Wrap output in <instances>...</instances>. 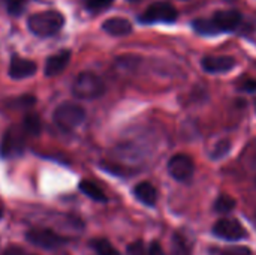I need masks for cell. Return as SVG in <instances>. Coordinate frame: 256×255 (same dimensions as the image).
<instances>
[{
    "label": "cell",
    "mask_w": 256,
    "mask_h": 255,
    "mask_svg": "<svg viewBox=\"0 0 256 255\" xmlns=\"http://www.w3.org/2000/svg\"><path fill=\"white\" fill-rule=\"evenodd\" d=\"M27 24L33 35L40 38H48V36H54L63 27L64 17L57 11H45L28 17Z\"/></svg>",
    "instance_id": "obj_1"
},
{
    "label": "cell",
    "mask_w": 256,
    "mask_h": 255,
    "mask_svg": "<svg viewBox=\"0 0 256 255\" xmlns=\"http://www.w3.org/2000/svg\"><path fill=\"white\" fill-rule=\"evenodd\" d=\"M72 93L78 99H96L105 93V84L93 72H81L72 86Z\"/></svg>",
    "instance_id": "obj_2"
},
{
    "label": "cell",
    "mask_w": 256,
    "mask_h": 255,
    "mask_svg": "<svg viewBox=\"0 0 256 255\" xmlns=\"http://www.w3.org/2000/svg\"><path fill=\"white\" fill-rule=\"evenodd\" d=\"M52 119H54L57 126H60L64 131H70V129H75L76 126H80L84 122L86 111L78 104L63 102L56 108Z\"/></svg>",
    "instance_id": "obj_3"
},
{
    "label": "cell",
    "mask_w": 256,
    "mask_h": 255,
    "mask_svg": "<svg viewBox=\"0 0 256 255\" xmlns=\"http://www.w3.org/2000/svg\"><path fill=\"white\" fill-rule=\"evenodd\" d=\"M26 143V132L22 126H10L6 129L2 144H0V155L3 158H14L18 156L24 150Z\"/></svg>",
    "instance_id": "obj_4"
},
{
    "label": "cell",
    "mask_w": 256,
    "mask_h": 255,
    "mask_svg": "<svg viewBox=\"0 0 256 255\" xmlns=\"http://www.w3.org/2000/svg\"><path fill=\"white\" fill-rule=\"evenodd\" d=\"M177 9L166 2H158L148 6V9L140 17L141 23H174L177 20Z\"/></svg>",
    "instance_id": "obj_5"
},
{
    "label": "cell",
    "mask_w": 256,
    "mask_h": 255,
    "mask_svg": "<svg viewBox=\"0 0 256 255\" xmlns=\"http://www.w3.org/2000/svg\"><path fill=\"white\" fill-rule=\"evenodd\" d=\"M213 234L220 237V239L231 240V242L242 240V239H244L248 236L243 225L237 219H232V218L219 219L213 227Z\"/></svg>",
    "instance_id": "obj_6"
},
{
    "label": "cell",
    "mask_w": 256,
    "mask_h": 255,
    "mask_svg": "<svg viewBox=\"0 0 256 255\" xmlns=\"http://www.w3.org/2000/svg\"><path fill=\"white\" fill-rule=\"evenodd\" d=\"M168 171L170 174L178 180V182H186L189 180L194 173H195V164L192 161L190 156L188 155H183V153H178V155H174L170 162H168Z\"/></svg>",
    "instance_id": "obj_7"
},
{
    "label": "cell",
    "mask_w": 256,
    "mask_h": 255,
    "mask_svg": "<svg viewBox=\"0 0 256 255\" xmlns=\"http://www.w3.org/2000/svg\"><path fill=\"white\" fill-rule=\"evenodd\" d=\"M26 237L32 245H36L44 249H54V248H58L62 243H64L63 239L57 236L52 230H45V228L30 230Z\"/></svg>",
    "instance_id": "obj_8"
},
{
    "label": "cell",
    "mask_w": 256,
    "mask_h": 255,
    "mask_svg": "<svg viewBox=\"0 0 256 255\" xmlns=\"http://www.w3.org/2000/svg\"><path fill=\"white\" fill-rule=\"evenodd\" d=\"M202 68L208 74L228 72L236 66V59L231 56H207L201 62Z\"/></svg>",
    "instance_id": "obj_9"
},
{
    "label": "cell",
    "mask_w": 256,
    "mask_h": 255,
    "mask_svg": "<svg viewBox=\"0 0 256 255\" xmlns=\"http://www.w3.org/2000/svg\"><path fill=\"white\" fill-rule=\"evenodd\" d=\"M243 17L237 11H218L212 21L219 32H231L240 26Z\"/></svg>",
    "instance_id": "obj_10"
},
{
    "label": "cell",
    "mask_w": 256,
    "mask_h": 255,
    "mask_svg": "<svg viewBox=\"0 0 256 255\" xmlns=\"http://www.w3.org/2000/svg\"><path fill=\"white\" fill-rule=\"evenodd\" d=\"M38 66L34 62L21 59V57H12L10 65H9V77L14 80H22L27 77H32L36 72Z\"/></svg>",
    "instance_id": "obj_11"
},
{
    "label": "cell",
    "mask_w": 256,
    "mask_h": 255,
    "mask_svg": "<svg viewBox=\"0 0 256 255\" xmlns=\"http://www.w3.org/2000/svg\"><path fill=\"white\" fill-rule=\"evenodd\" d=\"M70 62V51L69 50H62L56 54H52L46 63H45V75L46 77H54L63 72Z\"/></svg>",
    "instance_id": "obj_12"
},
{
    "label": "cell",
    "mask_w": 256,
    "mask_h": 255,
    "mask_svg": "<svg viewBox=\"0 0 256 255\" xmlns=\"http://www.w3.org/2000/svg\"><path fill=\"white\" fill-rule=\"evenodd\" d=\"M102 29L108 35H112V36H124V35H129L132 32V24L126 18L114 17V18H108L102 24Z\"/></svg>",
    "instance_id": "obj_13"
},
{
    "label": "cell",
    "mask_w": 256,
    "mask_h": 255,
    "mask_svg": "<svg viewBox=\"0 0 256 255\" xmlns=\"http://www.w3.org/2000/svg\"><path fill=\"white\" fill-rule=\"evenodd\" d=\"M135 197L146 206L153 207L158 201V191L156 188L150 183V182H141L135 186L134 189Z\"/></svg>",
    "instance_id": "obj_14"
},
{
    "label": "cell",
    "mask_w": 256,
    "mask_h": 255,
    "mask_svg": "<svg viewBox=\"0 0 256 255\" xmlns=\"http://www.w3.org/2000/svg\"><path fill=\"white\" fill-rule=\"evenodd\" d=\"M80 189L82 191V194H86L88 198H92L94 201H102V203L106 201V195L104 194V191L90 180H81L80 182Z\"/></svg>",
    "instance_id": "obj_15"
},
{
    "label": "cell",
    "mask_w": 256,
    "mask_h": 255,
    "mask_svg": "<svg viewBox=\"0 0 256 255\" xmlns=\"http://www.w3.org/2000/svg\"><path fill=\"white\" fill-rule=\"evenodd\" d=\"M22 129L28 135H39L42 129V122L38 114H27L22 120Z\"/></svg>",
    "instance_id": "obj_16"
},
{
    "label": "cell",
    "mask_w": 256,
    "mask_h": 255,
    "mask_svg": "<svg viewBox=\"0 0 256 255\" xmlns=\"http://www.w3.org/2000/svg\"><path fill=\"white\" fill-rule=\"evenodd\" d=\"M171 255H190L189 245L180 233H174L171 239Z\"/></svg>",
    "instance_id": "obj_17"
},
{
    "label": "cell",
    "mask_w": 256,
    "mask_h": 255,
    "mask_svg": "<svg viewBox=\"0 0 256 255\" xmlns=\"http://www.w3.org/2000/svg\"><path fill=\"white\" fill-rule=\"evenodd\" d=\"M194 29L200 35H216L219 32L216 29V26L213 24V21H208V20H204V18L195 20L194 21Z\"/></svg>",
    "instance_id": "obj_18"
},
{
    "label": "cell",
    "mask_w": 256,
    "mask_h": 255,
    "mask_svg": "<svg viewBox=\"0 0 256 255\" xmlns=\"http://www.w3.org/2000/svg\"><path fill=\"white\" fill-rule=\"evenodd\" d=\"M236 207V200L226 194H222L219 195V198L216 200L214 203V210L219 212V213H228L231 212L232 209Z\"/></svg>",
    "instance_id": "obj_19"
},
{
    "label": "cell",
    "mask_w": 256,
    "mask_h": 255,
    "mask_svg": "<svg viewBox=\"0 0 256 255\" xmlns=\"http://www.w3.org/2000/svg\"><path fill=\"white\" fill-rule=\"evenodd\" d=\"M92 245L98 255H122L106 239H96V240H93Z\"/></svg>",
    "instance_id": "obj_20"
},
{
    "label": "cell",
    "mask_w": 256,
    "mask_h": 255,
    "mask_svg": "<svg viewBox=\"0 0 256 255\" xmlns=\"http://www.w3.org/2000/svg\"><path fill=\"white\" fill-rule=\"evenodd\" d=\"M230 149H231V143H230L228 140H224V141H219V143L214 146V149L210 152V155H212L213 159H220V158H224L225 155H228Z\"/></svg>",
    "instance_id": "obj_21"
},
{
    "label": "cell",
    "mask_w": 256,
    "mask_h": 255,
    "mask_svg": "<svg viewBox=\"0 0 256 255\" xmlns=\"http://www.w3.org/2000/svg\"><path fill=\"white\" fill-rule=\"evenodd\" d=\"M112 2L114 0H86V6H87L88 11L98 12V11H104L108 6H111Z\"/></svg>",
    "instance_id": "obj_22"
},
{
    "label": "cell",
    "mask_w": 256,
    "mask_h": 255,
    "mask_svg": "<svg viewBox=\"0 0 256 255\" xmlns=\"http://www.w3.org/2000/svg\"><path fill=\"white\" fill-rule=\"evenodd\" d=\"M28 2L30 0H8V12L12 15H20V14H22L26 5Z\"/></svg>",
    "instance_id": "obj_23"
},
{
    "label": "cell",
    "mask_w": 256,
    "mask_h": 255,
    "mask_svg": "<svg viewBox=\"0 0 256 255\" xmlns=\"http://www.w3.org/2000/svg\"><path fill=\"white\" fill-rule=\"evenodd\" d=\"M128 255H147V251L144 248V243L141 240H136L128 246Z\"/></svg>",
    "instance_id": "obj_24"
},
{
    "label": "cell",
    "mask_w": 256,
    "mask_h": 255,
    "mask_svg": "<svg viewBox=\"0 0 256 255\" xmlns=\"http://www.w3.org/2000/svg\"><path fill=\"white\" fill-rule=\"evenodd\" d=\"M222 255H252V251L246 246H231L226 248Z\"/></svg>",
    "instance_id": "obj_25"
},
{
    "label": "cell",
    "mask_w": 256,
    "mask_h": 255,
    "mask_svg": "<svg viewBox=\"0 0 256 255\" xmlns=\"http://www.w3.org/2000/svg\"><path fill=\"white\" fill-rule=\"evenodd\" d=\"M238 89H240V90H243V92L254 93V92H256V80H250V78L243 80V81L240 83Z\"/></svg>",
    "instance_id": "obj_26"
},
{
    "label": "cell",
    "mask_w": 256,
    "mask_h": 255,
    "mask_svg": "<svg viewBox=\"0 0 256 255\" xmlns=\"http://www.w3.org/2000/svg\"><path fill=\"white\" fill-rule=\"evenodd\" d=\"M34 102H36V98H34V96H30V95H27V96H21V98H18L16 105H20V107H30V105H33Z\"/></svg>",
    "instance_id": "obj_27"
},
{
    "label": "cell",
    "mask_w": 256,
    "mask_h": 255,
    "mask_svg": "<svg viewBox=\"0 0 256 255\" xmlns=\"http://www.w3.org/2000/svg\"><path fill=\"white\" fill-rule=\"evenodd\" d=\"M147 255H165V252H164V249H162V246H160L159 242H153V243L148 246V252H147Z\"/></svg>",
    "instance_id": "obj_28"
},
{
    "label": "cell",
    "mask_w": 256,
    "mask_h": 255,
    "mask_svg": "<svg viewBox=\"0 0 256 255\" xmlns=\"http://www.w3.org/2000/svg\"><path fill=\"white\" fill-rule=\"evenodd\" d=\"M2 218H3V207L0 206V219H2Z\"/></svg>",
    "instance_id": "obj_29"
},
{
    "label": "cell",
    "mask_w": 256,
    "mask_h": 255,
    "mask_svg": "<svg viewBox=\"0 0 256 255\" xmlns=\"http://www.w3.org/2000/svg\"><path fill=\"white\" fill-rule=\"evenodd\" d=\"M128 2H140V0H128Z\"/></svg>",
    "instance_id": "obj_30"
},
{
    "label": "cell",
    "mask_w": 256,
    "mask_h": 255,
    "mask_svg": "<svg viewBox=\"0 0 256 255\" xmlns=\"http://www.w3.org/2000/svg\"><path fill=\"white\" fill-rule=\"evenodd\" d=\"M255 225H256V215H255Z\"/></svg>",
    "instance_id": "obj_31"
}]
</instances>
